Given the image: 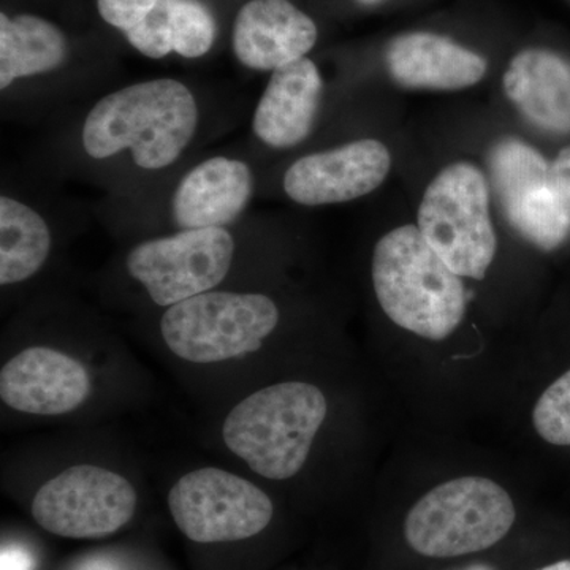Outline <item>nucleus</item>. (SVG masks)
I'll return each instance as SVG.
<instances>
[{
  "instance_id": "obj_1",
  "label": "nucleus",
  "mask_w": 570,
  "mask_h": 570,
  "mask_svg": "<svg viewBox=\"0 0 570 570\" xmlns=\"http://www.w3.org/2000/svg\"><path fill=\"white\" fill-rule=\"evenodd\" d=\"M198 126L194 94L183 82L159 78L126 86L94 105L82 124L86 154L102 160L129 149L145 170L170 167Z\"/></svg>"
},
{
  "instance_id": "obj_2",
  "label": "nucleus",
  "mask_w": 570,
  "mask_h": 570,
  "mask_svg": "<svg viewBox=\"0 0 570 570\" xmlns=\"http://www.w3.org/2000/svg\"><path fill=\"white\" fill-rule=\"evenodd\" d=\"M371 272L379 305L400 328L442 341L463 322L468 306L463 281L417 225H403L382 236Z\"/></svg>"
},
{
  "instance_id": "obj_3",
  "label": "nucleus",
  "mask_w": 570,
  "mask_h": 570,
  "mask_svg": "<svg viewBox=\"0 0 570 570\" xmlns=\"http://www.w3.org/2000/svg\"><path fill=\"white\" fill-rule=\"evenodd\" d=\"M326 412V397L316 385L281 382L246 396L228 412L224 442L255 474L292 479L305 466Z\"/></svg>"
},
{
  "instance_id": "obj_4",
  "label": "nucleus",
  "mask_w": 570,
  "mask_h": 570,
  "mask_svg": "<svg viewBox=\"0 0 570 570\" xmlns=\"http://www.w3.org/2000/svg\"><path fill=\"white\" fill-rule=\"evenodd\" d=\"M517 520L508 491L485 478L449 480L409 510L404 538L425 558L466 557L501 542Z\"/></svg>"
},
{
  "instance_id": "obj_5",
  "label": "nucleus",
  "mask_w": 570,
  "mask_h": 570,
  "mask_svg": "<svg viewBox=\"0 0 570 570\" xmlns=\"http://www.w3.org/2000/svg\"><path fill=\"white\" fill-rule=\"evenodd\" d=\"M277 324L269 296L212 291L167 307L160 335L184 362L212 365L258 351Z\"/></svg>"
},
{
  "instance_id": "obj_6",
  "label": "nucleus",
  "mask_w": 570,
  "mask_h": 570,
  "mask_svg": "<svg viewBox=\"0 0 570 570\" xmlns=\"http://www.w3.org/2000/svg\"><path fill=\"white\" fill-rule=\"evenodd\" d=\"M417 227L460 277L483 279L497 255L489 184L475 165H449L426 187Z\"/></svg>"
},
{
  "instance_id": "obj_7",
  "label": "nucleus",
  "mask_w": 570,
  "mask_h": 570,
  "mask_svg": "<svg viewBox=\"0 0 570 570\" xmlns=\"http://www.w3.org/2000/svg\"><path fill=\"white\" fill-rule=\"evenodd\" d=\"M168 509L184 538L202 546L253 539L275 517L264 490L219 468L184 474L168 493Z\"/></svg>"
},
{
  "instance_id": "obj_8",
  "label": "nucleus",
  "mask_w": 570,
  "mask_h": 570,
  "mask_svg": "<svg viewBox=\"0 0 570 570\" xmlns=\"http://www.w3.org/2000/svg\"><path fill=\"white\" fill-rule=\"evenodd\" d=\"M234 257L235 239L224 227L187 228L135 246L126 266L156 305L170 307L212 292Z\"/></svg>"
},
{
  "instance_id": "obj_9",
  "label": "nucleus",
  "mask_w": 570,
  "mask_h": 570,
  "mask_svg": "<svg viewBox=\"0 0 570 570\" xmlns=\"http://www.w3.org/2000/svg\"><path fill=\"white\" fill-rule=\"evenodd\" d=\"M132 483L110 469L78 464L40 487L32 519L66 539H102L122 530L137 512Z\"/></svg>"
},
{
  "instance_id": "obj_10",
  "label": "nucleus",
  "mask_w": 570,
  "mask_h": 570,
  "mask_svg": "<svg viewBox=\"0 0 570 570\" xmlns=\"http://www.w3.org/2000/svg\"><path fill=\"white\" fill-rule=\"evenodd\" d=\"M491 181L505 217L524 239L553 250L570 232L568 206L551 183L542 154L520 140H502L490 154Z\"/></svg>"
},
{
  "instance_id": "obj_11",
  "label": "nucleus",
  "mask_w": 570,
  "mask_h": 570,
  "mask_svg": "<svg viewBox=\"0 0 570 570\" xmlns=\"http://www.w3.org/2000/svg\"><path fill=\"white\" fill-rule=\"evenodd\" d=\"M390 168L387 146L366 138L296 160L285 171L284 190L298 205L346 204L374 193Z\"/></svg>"
},
{
  "instance_id": "obj_12",
  "label": "nucleus",
  "mask_w": 570,
  "mask_h": 570,
  "mask_svg": "<svg viewBox=\"0 0 570 570\" xmlns=\"http://www.w3.org/2000/svg\"><path fill=\"white\" fill-rule=\"evenodd\" d=\"M88 370L56 348L33 346L11 356L0 371V397L22 414H69L91 393Z\"/></svg>"
},
{
  "instance_id": "obj_13",
  "label": "nucleus",
  "mask_w": 570,
  "mask_h": 570,
  "mask_svg": "<svg viewBox=\"0 0 570 570\" xmlns=\"http://www.w3.org/2000/svg\"><path fill=\"white\" fill-rule=\"evenodd\" d=\"M316 41V22L288 0H250L236 14L234 51L247 69H281L305 58Z\"/></svg>"
},
{
  "instance_id": "obj_14",
  "label": "nucleus",
  "mask_w": 570,
  "mask_h": 570,
  "mask_svg": "<svg viewBox=\"0 0 570 570\" xmlns=\"http://www.w3.org/2000/svg\"><path fill=\"white\" fill-rule=\"evenodd\" d=\"M324 94L316 63L302 58L273 71L254 112L253 130L264 145L288 149L313 132Z\"/></svg>"
},
{
  "instance_id": "obj_15",
  "label": "nucleus",
  "mask_w": 570,
  "mask_h": 570,
  "mask_svg": "<svg viewBox=\"0 0 570 570\" xmlns=\"http://www.w3.org/2000/svg\"><path fill=\"white\" fill-rule=\"evenodd\" d=\"M253 190L249 165L230 157H212L195 165L178 184L171 216L181 230L225 227L242 216Z\"/></svg>"
},
{
  "instance_id": "obj_16",
  "label": "nucleus",
  "mask_w": 570,
  "mask_h": 570,
  "mask_svg": "<svg viewBox=\"0 0 570 570\" xmlns=\"http://www.w3.org/2000/svg\"><path fill=\"white\" fill-rule=\"evenodd\" d=\"M387 69L404 88L460 91L478 85L489 63L478 52L431 32H409L390 41Z\"/></svg>"
},
{
  "instance_id": "obj_17",
  "label": "nucleus",
  "mask_w": 570,
  "mask_h": 570,
  "mask_svg": "<svg viewBox=\"0 0 570 570\" xmlns=\"http://www.w3.org/2000/svg\"><path fill=\"white\" fill-rule=\"evenodd\" d=\"M505 96L539 129L570 134V62L558 52L530 48L510 61Z\"/></svg>"
},
{
  "instance_id": "obj_18",
  "label": "nucleus",
  "mask_w": 570,
  "mask_h": 570,
  "mask_svg": "<svg viewBox=\"0 0 570 570\" xmlns=\"http://www.w3.org/2000/svg\"><path fill=\"white\" fill-rule=\"evenodd\" d=\"M69 45L61 29L33 14H0V89L20 78L48 73L66 61Z\"/></svg>"
},
{
  "instance_id": "obj_19",
  "label": "nucleus",
  "mask_w": 570,
  "mask_h": 570,
  "mask_svg": "<svg viewBox=\"0 0 570 570\" xmlns=\"http://www.w3.org/2000/svg\"><path fill=\"white\" fill-rule=\"evenodd\" d=\"M51 232L31 206L2 195L0 198V284L28 281L47 264Z\"/></svg>"
},
{
  "instance_id": "obj_20",
  "label": "nucleus",
  "mask_w": 570,
  "mask_h": 570,
  "mask_svg": "<svg viewBox=\"0 0 570 570\" xmlns=\"http://www.w3.org/2000/svg\"><path fill=\"white\" fill-rule=\"evenodd\" d=\"M174 51L187 59H197L212 50L216 22L198 0H170Z\"/></svg>"
},
{
  "instance_id": "obj_21",
  "label": "nucleus",
  "mask_w": 570,
  "mask_h": 570,
  "mask_svg": "<svg viewBox=\"0 0 570 570\" xmlns=\"http://www.w3.org/2000/svg\"><path fill=\"white\" fill-rule=\"evenodd\" d=\"M532 423L543 441L570 448V370L540 395Z\"/></svg>"
},
{
  "instance_id": "obj_22",
  "label": "nucleus",
  "mask_w": 570,
  "mask_h": 570,
  "mask_svg": "<svg viewBox=\"0 0 570 570\" xmlns=\"http://www.w3.org/2000/svg\"><path fill=\"white\" fill-rule=\"evenodd\" d=\"M127 40L135 50L151 59H163L174 51L171 33L170 0H159L151 13L126 32Z\"/></svg>"
},
{
  "instance_id": "obj_23",
  "label": "nucleus",
  "mask_w": 570,
  "mask_h": 570,
  "mask_svg": "<svg viewBox=\"0 0 570 570\" xmlns=\"http://www.w3.org/2000/svg\"><path fill=\"white\" fill-rule=\"evenodd\" d=\"M157 2L159 0H97V9L105 22L129 32L151 13Z\"/></svg>"
},
{
  "instance_id": "obj_24",
  "label": "nucleus",
  "mask_w": 570,
  "mask_h": 570,
  "mask_svg": "<svg viewBox=\"0 0 570 570\" xmlns=\"http://www.w3.org/2000/svg\"><path fill=\"white\" fill-rule=\"evenodd\" d=\"M551 183L570 213V146L562 149L551 165Z\"/></svg>"
},
{
  "instance_id": "obj_25",
  "label": "nucleus",
  "mask_w": 570,
  "mask_h": 570,
  "mask_svg": "<svg viewBox=\"0 0 570 570\" xmlns=\"http://www.w3.org/2000/svg\"><path fill=\"white\" fill-rule=\"evenodd\" d=\"M538 570H570V560L553 562V564L546 566V568Z\"/></svg>"
},
{
  "instance_id": "obj_26",
  "label": "nucleus",
  "mask_w": 570,
  "mask_h": 570,
  "mask_svg": "<svg viewBox=\"0 0 570 570\" xmlns=\"http://www.w3.org/2000/svg\"><path fill=\"white\" fill-rule=\"evenodd\" d=\"M459 570H498V569H494L493 566L482 564V562H479V564L466 566V568H461Z\"/></svg>"
},
{
  "instance_id": "obj_27",
  "label": "nucleus",
  "mask_w": 570,
  "mask_h": 570,
  "mask_svg": "<svg viewBox=\"0 0 570 570\" xmlns=\"http://www.w3.org/2000/svg\"><path fill=\"white\" fill-rule=\"evenodd\" d=\"M360 3H365V6H374V3L381 2V0H358Z\"/></svg>"
}]
</instances>
